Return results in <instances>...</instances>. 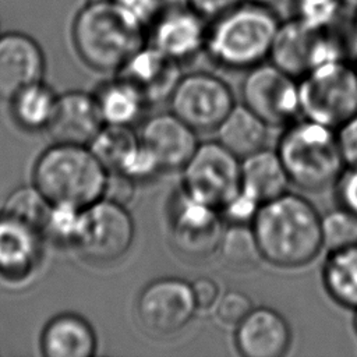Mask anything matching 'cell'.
I'll list each match as a JSON object with an SVG mask.
<instances>
[{
    "label": "cell",
    "mask_w": 357,
    "mask_h": 357,
    "mask_svg": "<svg viewBox=\"0 0 357 357\" xmlns=\"http://www.w3.org/2000/svg\"><path fill=\"white\" fill-rule=\"evenodd\" d=\"M250 225L262 259L275 266H303L324 248L321 215L308 199L298 194L286 191L264 202Z\"/></svg>",
    "instance_id": "cell-1"
},
{
    "label": "cell",
    "mask_w": 357,
    "mask_h": 357,
    "mask_svg": "<svg viewBox=\"0 0 357 357\" xmlns=\"http://www.w3.org/2000/svg\"><path fill=\"white\" fill-rule=\"evenodd\" d=\"M81 60L98 71H119L146 43V28L112 0H88L73 22Z\"/></svg>",
    "instance_id": "cell-2"
},
{
    "label": "cell",
    "mask_w": 357,
    "mask_h": 357,
    "mask_svg": "<svg viewBox=\"0 0 357 357\" xmlns=\"http://www.w3.org/2000/svg\"><path fill=\"white\" fill-rule=\"evenodd\" d=\"M109 172L86 145L57 144L33 167V185L53 205L85 209L105 197Z\"/></svg>",
    "instance_id": "cell-3"
},
{
    "label": "cell",
    "mask_w": 357,
    "mask_h": 357,
    "mask_svg": "<svg viewBox=\"0 0 357 357\" xmlns=\"http://www.w3.org/2000/svg\"><path fill=\"white\" fill-rule=\"evenodd\" d=\"M279 22L273 8L244 0L211 21L205 52L222 67L248 70L269 56Z\"/></svg>",
    "instance_id": "cell-4"
},
{
    "label": "cell",
    "mask_w": 357,
    "mask_h": 357,
    "mask_svg": "<svg viewBox=\"0 0 357 357\" xmlns=\"http://www.w3.org/2000/svg\"><path fill=\"white\" fill-rule=\"evenodd\" d=\"M278 153L290 183L307 191H321L346 169L336 130L305 119L291 123L282 134Z\"/></svg>",
    "instance_id": "cell-5"
},
{
    "label": "cell",
    "mask_w": 357,
    "mask_h": 357,
    "mask_svg": "<svg viewBox=\"0 0 357 357\" xmlns=\"http://www.w3.org/2000/svg\"><path fill=\"white\" fill-rule=\"evenodd\" d=\"M300 113L337 128L357 113V70L342 60L324 63L298 82Z\"/></svg>",
    "instance_id": "cell-6"
},
{
    "label": "cell",
    "mask_w": 357,
    "mask_h": 357,
    "mask_svg": "<svg viewBox=\"0 0 357 357\" xmlns=\"http://www.w3.org/2000/svg\"><path fill=\"white\" fill-rule=\"evenodd\" d=\"M181 170V191L220 213L241 190V159L219 141L198 144Z\"/></svg>",
    "instance_id": "cell-7"
},
{
    "label": "cell",
    "mask_w": 357,
    "mask_h": 357,
    "mask_svg": "<svg viewBox=\"0 0 357 357\" xmlns=\"http://www.w3.org/2000/svg\"><path fill=\"white\" fill-rule=\"evenodd\" d=\"M134 234V220L126 205L103 197L82 209L74 248L89 261L110 262L130 250Z\"/></svg>",
    "instance_id": "cell-8"
},
{
    "label": "cell",
    "mask_w": 357,
    "mask_h": 357,
    "mask_svg": "<svg viewBox=\"0 0 357 357\" xmlns=\"http://www.w3.org/2000/svg\"><path fill=\"white\" fill-rule=\"evenodd\" d=\"M271 63L294 78L312 68L343 59V43L332 29H312L297 18L280 21L271 47Z\"/></svg>",
    "instance_id": "cell-9"
},
{
    "label": "cell",
    "mask_w": 357,
    "mask_h": 357,
    "mask_svg": "<svg viewBox=\"0 0 357 357\" xmlns=\"http://www.w3.org/2000/svg\"><path fill=\"white\" fill-rule=\"evenodd\" d=\"M169 102L172 113L195 131L215 130L236 105L230 86L206 71L183 74Z\"/></svg>",
    "instance_id": "cell-10"
},
{
    "label": "cell",
    "mask_w": 357,
    "mask_h": 357,
    "mask_svg": "<svg viewBox=\"0 0 357 357\" xmlns=\"http://www.w3.org/2000/svg\"><path fill=\"white\" fill-rule=\"evenodd\" d=\"M243 103L269 127L290 124L300 113L298 82L273 63L248 68L241 84Z\"/></svg>",
    "instance_id": "cell-11"
},
{
    "label": "cell",
    "mask_w": 357,
    "mask_h": 357,
    "mask_svg": "<svg viewBox=\"0 0 357 357\" xmlns=\"http://www.w3.org/2000/svg\"><path fill=\"white\" fill-rule=\"evenodd\" d=\"M197 310L191 283L180 278L152 280L141 290L137 300L141 325L158 336H169L181 331Z\"/></svg>",
    "instance_id": "cell-12"
},
{
    "label": "cell",
    "mask_w": 357,
    "mask_h": 357,
    "mask_svg": "<svg viewBox=\"0 0 357 357\" xmlns=\"http://www.w3.org/2000/svg\"><path fill=\"white\" fill-rule=\"evenodd\" d=\"M169 227L172 245L194 259L208 258L218 251L225 230L218 209L194 201L183 191L173 202Z\"/></svg>",
    "instance_id": "cell-13"
},
{
    "label": "cell",
    "mask_w": 357,
    "mask_h": 357,
    "mask_svg": "<svg viewBox=\"0 0 357 357\" xmlns=\"http://www.w3.org/2000/svg\"><path fill=\"white\" fill-rule=\"evenodd\" d=\"M208 20L190 6L162 11L149 25V43L178 63L205 52Z\"/></svg>",
    "instance_id": "cell-14"
},
{
    "label": "cell",
    "mask_w": 357,
    "mask_h": 357,
    "mask_svg": "<svg viewBox=\"0 0 357 357\" xmlns=\"http://www.w3.org/2000/svg\"><path fill=\"white\" fill-rule=\"evenodd\" d=\"M138 135L160 172L181 169L198 146L195 130L172 112L148 119Z\"/></svg>",
    "instance_id": "cell-15"
},
{
    "label": "cell",
    "mask_w": 357,
    "mask_h": 357,
    "mask_svg": "<svg viewBox=\"0 0 357 357\" xmlns=\"http://www.w3.org/2000/svg\"><path fill=\"white\" fill-rule=\"evenodd\" d=\"M142 96L145 103L169 99L181 78V63L169 57L152 43H145L117 71Z\"/></svg>",
    "instance_id": "cell-16"
},
{
    "label": "cell",
    "mask_w": 357,
    "mask_h": 357,
    "mask_svg": "<svg viewBox=\"0 0 357 357\" xmlns=\"http://www.w3.org/2000/svg\"><path fill=\"white\" fill-rule=\"evenodd\" d=\"M45 56L35 39L21 32L0 35V100H11L24 88L42 81Z\"/></svg>",
    "instance_id": "cell-17"
},
{
    "label": "cell",
    "mask_w": 357,
    "mask_h": 357,
    "mask_svg": "<svg viewBox=\"0 0 357 357\" xmlns=\"http://www.w3.org/2000/svg\"><path fill=\"white\" fill-rule=\"evenodd\" d=\"M103 126L95 95L70 91L57 96L46 131L57 144L88 146Z\"/></svg>",
    "instance_id": "cell-18"
},
{
    "label": "cell",
    "mask_w": 357,
    "mask_h": 357,
    "mask_svg": "<svg viewBox=\"0 0 357 357\" xmlns=\"http://www.w3.org/2000/svg\"><path fill=\"white\" fill-rule=\"evenodd\" d=\"M234 342L244 357H282L290 347L291 331L279 311L258 307L236 326Z\"/></svg>",
    "instance_id": "cell-19"
},
{
    "label": "cell",
    "mask_w": 357,
    "mask_h": 357,
    "mask_svg": "<svg viewBox=\"0 0 357 357\" xmlns=\"http://www.w3.org/2000/svg\"><path fill=\"white\" fill-rule=\"evenodd\" d=\"M43 236L25 222L0 212V276L18 279L36 264Z\"/></svg>",
    "instance_id": "cell-20"
},
{
    "label": "cell",
    "mask_w": 357,
    "mask_h": 357,
    "mask_svg": "<svg viewBox=\"0 0 357 357\" xmlns=\"http://www.w3.org/2000/svg\"><path fill=\"white\" fill-rule=\"evenodd\" d=\"M98 346L91 324L77 314H60L47 322L40 347L47 357H91Z\"/></svg>",
    "instance_id": "cell-21"
},
{
    "label": "cell",
    "mask_w": 357,
    "mask_h": 357,
    "mask_svg": "<svg viewBox=\"0 0 357 357\" xmlns=\"http://www.w3.org/2000/svg\"><path fill=\"white\" fill-rule=\"evenodd\" d=\"M290 180L278 151L266 146L241 159V192L262 205L286 192Z\"/></svg>",
    "instance_id": "cell-22"
},
{
    "label": "cell",
    "mask_w": 357,
    "mask_h": 357,
    "mask_svg": "<svg viewBox=\"0 0 357 357\" xmlns=\"http://www.w3.org/2000/svg\"><path fill=\"white\" fill-rule=\"evenodd\" d=\"M268 127L259 116L243 103L234 105L215 130L218 141L243 159L266 146Z\"/></svg>",
    "instance_id": "cell-23"
},
{
    "label": "cell",
    "mask_w": 357,
    "mask_h": 357,
    "mask_svg": "<svg viewBox=\"0 0 357 357\" xmlns=\"http://www.w3.org/2000/svg\"><path fill=\"white\" fill-rule=\"evenodd\" d=\"M322 282L333 301L357 310V245L329 251L322 266Z\"/></svg>",
    "instance_id": "cell-24"
},
{
    "label": "cell",
    "mask_w": 357,
    "mask_h": 357,
    "mask_svg": "<svg viewBox=\"0 0 357 357\" xmlns=\"http://www.w3.org/2000/svg\"><path fill=\"white\" fill-rule=\"evenodd\" d=\"M88 146L109 173H126L139 151L141 141L130 126L105 124Z\"/></svg>",
    "instance_id": "cell-25"
},
{
    "label": "cell",
    "mask_w": 357,
    "mask_h": 357,
    "mask_svg": "<svg viewBox=\"0 0 357 357\" xmlns=\"http://www.w3.org/2000/svg\"><path fill=\"white\" fill-rule=\"evenodd\" d=\"M95 98L103 123L113 126H131L146 106L139 92L119 75L105 82Z\"/></svg>",
    "instance_id": "cell-26"
},
{
    "label": "cell",
    "mask_w": 357,
    "mask_h": 357,
    "mask_svg": "<svg viewBox=\"0 0 357 357\" xmlns=\"http://www.w3.org/2000/svg\"><path fill=\"white\" fill-rule=\"evenodd\" d=\"M57 96L42 81L35 82L21 92H18L11 100V114L18 127L26 131L46 130L54 107Z\"/></svg>",
    "instance_id": "cell-27"
},
{
    "label": "cell",
    "mask_w": 357,
    "mask_h": 357,
    "mask_svg": "<svg viewBox=\"0 0 357 357\" xmlns=\"http://www.w3.org/2000/svg\"><path fill=\"white\" fill-rule=\"evenodd\" d=\"M218 251L223 261L233 268L254 266L259 259H262L250 223L230 222V225L223 230Z\"/></svg>",
    "instance_id": "cell-28"
},
{
    "label": "cell",
    "mask_w": 357,
    "mask_h": 357,
    "mask_svg": "<svg viewBox=\"0 0 357 357\" xmlns=\"http://www.w3.org/2000/svg\"><path fill=\"white\" fill-rule=\"evenodd\" d=\"M52 204L33 187H22L10 194L6 199L4 212L25 222L43 236Z\"/></svg>",
    "instance_id": "cell-29"
},
{
    "label": "cell",
    "mask_w": 357,
    "mask_h": 357,
    "mask_svg": "<svg viewBox=\"0 0 357 357\" xmlns=\"http://www.w3.org/2000/svg\"><path fill=\"white\" fill-rule=\"evenodd\" d=\"M322 247L328 251L357 245V213L342 206L321 216Z\"/></svg>",
    "instance_id": "cell-30"
},
{
    "label": "cell",
    "mask_w": 357,
    "mask_h": 357,
    "mask_svg": "<svg viewBox=\"0 0 357 357\" xmlns=\"http://www.w3.org/2000/svg\"><path fill=\"white\" fill-rule=\"evenodd\" d=\"M293 15L312 29H332L339 21L343 4L340 0H290Z\"/></svg>",
    "instance_id": "cell-31"
},
{
    "label": "cell",
    "mask_w": 357,
    "mask_h": 357,
    "mask_svg": "<svg viewBox=\"0 0 357 357\" xmlns=\"http://www.w3.org/2000/svg\"><path fill=\"white\" fill-rule=\"evenodd\" d=\"M81 213L82 209L68 205L52 204L43 237H47L59 244H67L74 247L79 229Z\"/></svg>",
    "instance_id": "cell-32"
},
{
    "label": "cell",
    "mask_w": 357,
    "mask_h": 357,
    "mask_svg": "<svg viewBox=\"0 0 357 357\" xmlns=\"http://www.w3.org/2000/svg\"><path fill=\"white\" fill-rule=\"evenodd\" d=\"M251 298L240 290H227L215 305L218 319L229 326H237L252 310Z\"/></svg>",
    "instance_id": "cell-33"
},
{
    "label": "cell",
    "mask_w": 357,
    "mask_h": 357,
    "mask_svg": "<svg viewBox=\"0 0 357 357\" xmlns=\"http://www.w3.org/2000/svg\"><path fill=\"white\" fill-rule=\"evenodd\" d=\"M336 135L346 169H357V113L336 128Z\"/></svg>",
    "instance_id": "cell-34"
},
{
    "label": "cell",
    "mask_w": 357,
    "mask_h": 357,
    "mask_svg": "<svg viewBox=\"0 0 357 357\" xmlns=\"http://www.w3.org/2000/svg\"><path fill=\"white\" fill-rule=\"evenodd\" d=\"M194 301L198 310H209L216 305L220 297L219 284L208 276H199L191 283Z\"/></svg>",
    "instance_id": "cell-35"
},
{
    "label": "cell",
    "mask_w": 357,
    "mask_h": 357,
    "mask_svg": "<svg viewBox=\"0 0 357 357\" xmlns=\"http://www.w3.org/2000/svg\"><path fill=\"white\" fill-rule=\"evenodd\" d=\"M123 10L135 17L146 29L160 14L158 0H112Z\"/></svg>",
    "instance_id": "cell-36"
},
{
    "label": "cell",
    "mask_w": 357,
    "mask_h": 357,
    "mask_svg": "<svg viewBox=\"0 0 357 357\" xmlns=\"http://www.w3.org/2000/svg\"><path fill=\"white\" fill-rule=\"evenodd\" d=\"M135 180L123 173H109L107 184L105 190V198L126 205L134 195Z\"/></svg>",
    "instance_id": "cell-37"
},
{
    "label": "cell",
    "mask_w": 357,
    "mask_h": 357,
    "mask_svg": "<svg viewBox=\"0 0 357 357\" xmlns=\"http://www.w3.org/2000/svg\"><path fill=\"white\" fill-rule=\"evenodd\" d=\"M337 198L342 206L357 213V169H344L336 181Z\"/></svg>",
    "instance_id": "cell-38"
},
{
    "label": "cell",
    "mask_w": 357,
    "mask_h": 357,
    "mask_svg": "<svg viewBox=\"0 0 357 357\" xmlns=\"http://www.w3.org/2000/svg\"><path fill=\"white\" fill-rule=\"evenodd\" d=\"M244 0H188V6L208 21L234 8Z\"/></svg>",
    "instance_id": "cell-39"
},
{
    "label": "cell",
    "mask_w": 357,
    "mask_h": 357,
    "mask_svg": "<svg viewBox=\"0 0 357 357\" xmlns=\"http://www.w3.org/2000/svg\"><path fill=\"white\" fill-rule=\"evenodd\" d=\"M158 3L160 7V13L165 10H169V8L188 6V0H158Z\"/></svg>",
    "instance_id": "cell-40"
},
{
    "label": "cell",
    "mask_w": 357,
    "mask_h": 357,
    "mask_svg": "<svg viewBox=\"0 0 357 357\" xmlns=\"http://www.w3.org/2000/svg\"><path fill=\"white\" fill-rule=\"evenodd\" d=\"M245 1H251V3H255V4H261V6H265V7H269V8H276L278 6L283 4L284 1H289V0H245Z\"/></svg>",
    "instance_id": "cell-41"
},
{
    "label": "cell",
    "mask_w": 357,
    "mask_h": 357,
    "mask_svg": "<svg viewBox=\"0 0 357 357\" xmlns=\"http://www.w3.org/2000/svg\"><path fill=\"white\" fill-rule=\"evenodd\" d=\"M350 35H351V43L353 47L357 52V10H354V17L351 20V26H350Z\"/></svg>",
    "instance_id": "cell-42"
},
{
    "label": "cell",
    "mask_w": 357,
    "mask_h": 357,
    "mask_svg": "<svg viewBox=\"0 0 357 357\" xmlns=\"http://www.w3.org/2000/svg\"><path fill=\"white\" fill-rule=\"evenodd\" d=\"M343 7L351 8V10H357V0H340Z\"/></svg>",
    "instance_id": "cell-43"
},
{
    "label": "cell",
    "mask_w": 357,
    "mask_h": 357,
    "mask_svg": "<svg viewBox=\"0 0 357 357\" xmlns=\"http://www.w3.org/2000/svg\"><path fill=\"white\" fill-rule=\"evenodd\" d=\"M354 319H353V325H354V331H356V333H357V310H354Z\"/></svg>",
    "instance_id": "cell-44"
},
{
    "label": "cell",
    "mask_w": 357,
    "mask_h": 357,
    "mask_svg": "<svg viewBox=\"0 0 357 357\" xmlns=\"http://www.w3.org/2000/svg\"><path fill=\"white\" fill-rule=\"evenodd\" d=\"M356 70H357V67H356Z\"/></svg>",
    "instance_id": "cell-45"
}]
</instances>
